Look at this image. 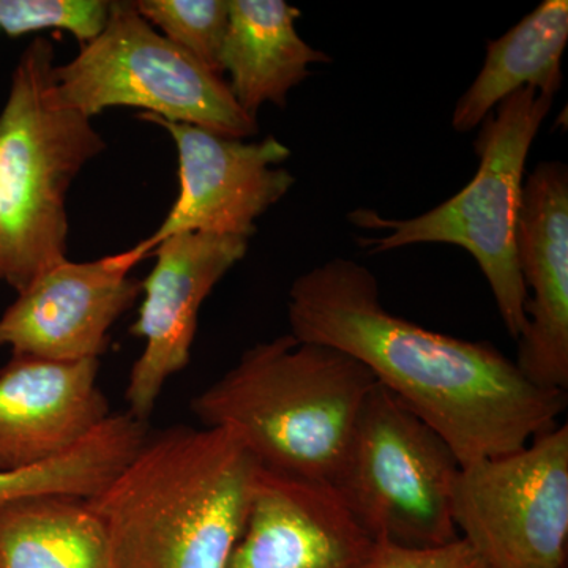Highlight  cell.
<instances>
[{
    "label": "cell",
    "mask_w": 568,
    "mask_h": 568,
    "mask_svg": "<svg viewBox=\"0 0 568 568\" xmlns=\"http://www.w3.org/2000/svg\"><path fill=\"white\" fill-rule=\"evenodd\" d=\"M290 334L335 347L372 372L443 437L462 466L528 446L558 425L567 392L530 383L497 347L428 331L381 302L366 265L332 257L298 276Z\"/></svg>",
    "instance_id": "6da1fadb"
},
{
    "label": "cell",
    "mask_w": 568,
    "mask_h": 568,
    "mask_svg": "<svg viewBox=\"0 0 568 568\" xmlns=\"http://www.w3.org/2000/svg\"><path fill=\"white\" fill-rule=\"evenodd\" d=\"M261 467L223 426H173L145 437L88 499L115 568H227L252 511Z\"/></svg>",
    "instance_id": "7a4b0ae2"
},
{
    "label": "cell",
    "mask_w": 568,
    "mask_h": 568,
    "mask_svg": "<svg viewBox=\"0 0 568 568\" xmlns=\"http://www.w3.org/2000/svg\"><path fill=\"white\" fill-rule=\"evenodd\" d=\"M376 384L351 355L287 334L246 349L192 413L234 429L263 469L332 488Z\"/></svg>",
    "instance_id": "3957f363"
},
{
    "label": "cell",
    "mask_w": 568,
    "mask_h": 568,
    "mask_svg": "<svg viewBox=\"0 0 568 568\" xmlns=\"http://www.w3.org/2000/svg\"><path fill=\"white\" fill-rule=\"evenodd\" d=\"M54 44L37 37L22 51L0 111V233L3 282L17 293L67 257V194L106 149L92 119L59 100Z\"/></svg>",
    "instance_id": "277c9868"
},
{
    "label": "cell",
    "mask_w": 568,
    "mask_h": 568,
    "mask_svg": "<svg viewBox=\"0 0 568 568\" xmlns=\"http://www.w3.org/2000/svg\"><path fill=\"white\" fill-rule=\"evenodd\" d=\"M552 97L532 88L511 93L478 125V171L462 192L409 220L384 219L373 209L347 215L354 226L383 235L358 241L372 253L418 244H448L477 261L495 295L497 312L514 339L525 334L526 290L517 260V231L526 162Z\"/></svg>",
    "instance_id": "5b68a950"
},
{
    "label": "cell",
    "mask_w": 568,
    "mask_h": 568,
    "mask_svg": "<svg viewBox=\"0 0 568 568\" xmlns=\"http://www.w3.org/2000/svg\"><path fill=\"white\" fill-rule=\"evenodd\" d=\"M459 469L446 440L377 383L332 489L376 541L439 547L458 538L452 489Z\"/></svg>",
    "instance_id": "8992f818"
},
{
    "label": "cell",
    "mask_w": 568,
    "mask_h": 568,
    "mask_svg": "<svg viewBox=\"0 0 568 568\" xmlns=\"http://www.w3.org/2000/svg\"><path fill=\"white\" fill-rule=\"evenodd\" d=\"M54 81L59 100L89 119L110 108H136L231 140L260 132L223 77L153 29L133 2H112L103 32L55 65Z\"/></svg>",
    "instance_id": "52a82bcc"
},
{
    "label": "cell",
    "mask_w": 568,
    "mask_h": 568,
    "mask_svg": "<svg viewBox=\"0 0 568 568\" xmlns=\"http://www.w3.org/2000/svg\"><path fill=\"white\" fill-rule=\"evenodd\" d=\"M452 517L458 537L489 568H566L568 426L462 466Z\"/></svg>",
    "instance_id": "ba28073f"
},
{
    "label": "cell",
    "mask_w": 568,
    "mask_h": 568,
    "mask_svg": "<svg viewBox=\"0 0 568 568\" xmlns=\"http://www.w3.org/2000/svg\"><path fill=\"white\" fill-rule=\"evenodd\" d=\"M138 118L170 133L179 162L178 200L159 230L133 246L141 256H151L163 241L181 233L250 239L256 233L254 222L293 189L294 175L282 168L290 148L275 136L246 142L149 112Z\"/></svg>",
    "instance_id": "9c48e42d"
},
{
    "label": "cell",
    "mask_w": 568,
    "mask_h": 568,
    "mask_svg": "<svg viewBox=\"0 0 568 568\" xmlns=\"http://www.w3.org/2000/svg\"><path fill=\"white\" fill-rule=\"evenodd\" d=\"M248 252V239L209 233L171 235L156 246L130 334L144 349L130 372L126 413L148 422L171 377L190 364L201 305Z\"/></svg>",
    "instance_id": "30bf717a"
},
{
    "label": "cell",
    "mask_w": 568,
    "mask_h": 568,
    "mask_svg": "<svg viewBox=\"0 0 568 568\" xmlns=\"http://www.w3.org/2000/svg\"><path fill=\"white\" fill-rule=\"evenodd\" d=\"M142 260L130 248L89 263L65 257L51 265L0 316V346L44 361H100L112 325L142 293L140 280L130 276Z\"/></svg>",
    "instance_id": "8fae6325"
},
{
    "label": "cell",
    "mask_w": 568,
    "mask_h": 568,
    "mask_svg": "<svg viewBox=\"0 0 568 568\" xmlns=\"http://www.w3.org/2000/svg\"><path fill=\"white\" fill-rule=\"evenodd\" d=\"M517 260L528 302L519 372L547 390L568 388V168L544 162L523 186Z\"/></svg>",
    "instance_id": "7c38bea8"
},
{
    "label": "cell",
    "mask_w": 568,
    "mask_h": 568,
    "mask_svg": "<svg viewBox=\"0 0 568 568\" xmlns=\"http://www.w3.org/2000/svg\"><path fill=\"white\" fill-rule=\"evenodd\" d=\"M375 549L334 489L263 469L227 568H373Z\"/></svg>",
    "instance_id": "4fadbf2b"
},
{
    "label": "cell",
    "mask_w": 568,
    "mask_h": 568,
    "mask_svg": "<svg viewBox=\"0 0 568 568\" xmlns=\"http://www.w3.org/2000/svg\"><path fill=\"white\" fill-rule=\"evenodd\" d=\"M100 361L11 355L0 369V473L65 454L112 416L99 386Z\"/></svg>",
    "instance_id": "5bb4252c"
},
{
    "label": "cell",
    "mask_w": 568,
    "mask_h": 568,
    "mask_svg": "<svg viewBox=\"0 0 568 568\" xmlns=\"http://www.w3.org/2000/svg\"><path fill=\"white\" fill-rule=\"evenodd\" d=\"M301 14L284 0H230L222 70L250 118L257 119L265 103L286 108L290 92L312 74L310 65L332 62L298 36Z\"/></svg>",
    "instance_id": "9a60e30c"
},
{
    "label": "cell",
    "mask_w": 568,
    "mask_h": 568,
    "mask_svg": "<svg viewBox=\"0 0 568 568\" xmlns=\"http://www.w3.org/2000/svg\"><path fill=\"white\" fill-rule=\"evenodd\" d=\"M567 41V0H545L510 31L488 41L484 65L452 115L455 132L478 129L497 104L521 89L555 99L562 88Z\"/></svg>",
    "instance_id": "2e32d148"
},
{
    "label": "cell",
    "mask_w": 568,
    "mask_h": 568,
    "mask_svg": "<svg viewBox=\"0 0 568 568\" xmlns=\"http://www.w3.org/2000/svg\"><path fill=\"white\" fill-rule=\"evenodd\" d=\"M0 568H115L88 499L31 496L0 503Z\"/></svg>",
    "instance_id": "e0dca14e"
},
{
    "label": "cell",
    "mask_w": 568,
    "mask_h": 568,
    "mask_svg": "<svg viewBox=\"0 0 568 568\" xmlns=\"http://www.w3.org/2000/svg\"><path fill=\"white\" fill-rule=\"evenodd\" d=\"M121 467L110 436L93 432L65 454L14 473H0V503L31 496L92 499L106 488Z\"/></svg>",
    "instance_id": "ac0fdd59"
},
{
    "label": "cell",
    "mask_w": 568,
    "mask_h": 568,
    "mask_svg": "<svg viewBox=\"0 0 568 568\" xmlns=\"http://www.w3.org/2000/svg\"><path fill=\"white\" fill-rule=\"evenodd\" d=\"M134 9L153 29L223 77L222 50L230 0H138Z\"/></svg>",
    "instance_id": "d6986e66"
},
{
    "label": "cell",
    "mask_w": 568,
    "mask_h": 568,
    "mask_svg": "<svg viewBox=\"0 0 568 568\" xmlns=\"http://www.w3.org/2000/svg\"><path fill=\"white\" fill-rule=\"evenodd\" d=\"M108 0H0V32L10 39L48 29L71 33L81 44L103 32L110 20Z\"/></svg>",
    "instance_id": "ffe728a7"
},
{
    "label": "cell",
    "mask_w": 568,
    "mask_h": 568,
    "mask_svg": "<svg viewBox=\"0 0 568 568\" xmlns=\"http://www.w3.org/2000/svg\"><path fill=\"white\" fill-rule=\"evenodd\" d=\"M373 568H489L463 538L429 548L376 541Z\"/></svg>",
    "instance_id": "44dd1931"
},
{
    "label": "cell",
    "mask_w": 568,
    "mask_h": 568,
    "mask_svg": "<svg viewBox=\"0 0 568 568\" xmlns=\"http://www.w3.org/2000/svg\"><path fill=\"white\" fill-rule=\"evenodd\" d=\"M0 282H3L2 233H0Z\"/></svg>",
    "instance_id": "7402d4cb"
}]
</instances>
